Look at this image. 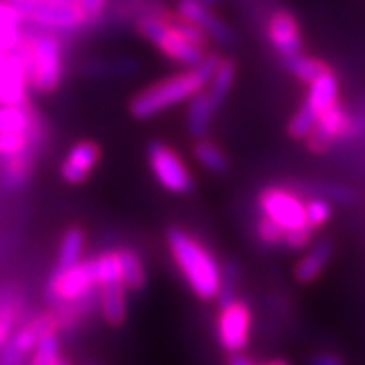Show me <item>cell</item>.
Returning <instances> with one entry per match:
<instances>
[{
  "mask_svg": "<svg viewBox=\"0 0 365 365\" xmlns=\"http://www.w3.org/2000/svg\"><path fill=\"white\" fill-rule=\"evenodd\" d=\"M222 61L220 53L207 51L195 67H187L185 71H177L173 76L157 79L155 83L136 91L128 102V112L134 120H150L167 112L175 106L189 102L197 91L205 90L213 71Z\"/></svg>",
  "mask_w": 365,
  "mask_h": 365,
  "instance_id": "cell-1",
  "label": "cell"
},
{
  "mask_svg": "<svg viewBox=\"0 0 365 365\" xmlns=\"http://www.w3.org/2000/svg\"><path fill=\"white\" fill-rule=\"evenodd\" d=\"M167 246L175 266L197 299L215 300L222 290L223 270L215 256L182 227H169Z\"/></svg>",
  "mask_w": 365,
  "mask_h": 365,
  "instance_id": "cell-2",
  "label": "cell"
},
{
  "mask_svg": "<svg viewBox=\"0 0 365 365\" xmlns=\"http://www.w3.org/2000/svg\"><path fill=\"white\" fill-rule=\"evenodd\" d=\"M16 53L25 61L31 90L43 96L59 90L66 71V55L55 31L39 29L35 33H23Z\"/></svg>",
  "mask_w": 365,
  "mask_h": 365,
  "instance_id": "cell-3",
  "label": "cell"
},
{
  "mask_svg": "<svg viewBox=\"0 0 365 365\" xmlns=\"http://www.w3.org/2000/svg\"><path fill=\"white\" fill-rule=\"evenodd\" d=\"M146 160L155 181L169 193L189 195L195 189L193 175L187 167L185 158L165 140L153 138L146 144Z\"/></svg>",
  "mask_w": 365,
  "mask_h": 365,
  "instance_id": "cell-4",
  "label": "cell"
},
{
  "mask_svg": "<svg viewBox=\"0 0 365 365\" xmlns=\"http://www.w3.org/2000/svg\"><path fill=\"white\" fill-rule=\"evenodd\" d=\"M98 294V278L93 268V258L79 260L69 266H57L49 276L47 297L55 304L79 302Z\"/></svg>",
  "mask_w": 365,
  "mask_h": 365,
  "instance_id": "cell-5",
  "label": "cell"
},
{
  "mask_svg": "<svg viewBox=\"0 0 365 365\" xmlns=\"http://www.w3.org/2000/svg\"><path fill=\"white\" fill-rule=\"evenodd\" d=\"M252 325H254V317L246 300L234 297L222 302L217 313V327H215L220 347L232 355L244 351L250 343Z\"/></svg>",
  "mask_w": 365,
  "mask_h": 365,
  "instance_id": "cell-6",
  "label": "cell"
},
{
  "mask_svg": "<svg viewBox=\"0 0 365 365\" xmlns=\"http://www.w3.org/2000/svg\"><path fill=\"white\" fill-rule=\"evenodd\" d=\"M19 13L25 23H33L37 29L47 31H78L86 26V16L78 4H55V2H16Z\"/></svg>",
  "mask_w": 365,
  "mask_h": 365,
  "instance_id": "cell-7",
  "label": "cell"
},
{
  "mask_svg": "<svg viewBox=\"0 0 365 365\" xmlns=\"http://www.w3.org/2000/svg\"><path fill=\"white\" fill-rule=\"evenodd\" d=\"M262 213L276 222L284 232L307 225V209L300 197L284 187H266L258 197Z\"/></svg>",
  "mask_w": 365,
  "mask_h": 365,
  "instance_id": "cell-8",
  "label": "cell"
},
{
  "mask_svg": "<svg viewBox=\"0 0 365 365\" xmlns=\"http://www.w3.org/2000/svg\"><path fill=\"white\" fill-rule=\"evenodd\" d=\"M53 331H57V333L61 331L53 311L33 317L26 325L13 333L9 343L0 349V365H21L25 361L26 355L33 353V349L37 347L41 337L47 333H53Z\"/></svg>",
  "mask_w": 365,
  "mask_h": 365,
  "instance_id": "cell-9",
  "label": "cell"
},
{
  "mask_svg": "<svg viewBox=\"0 0 365 365\" xmlns=\"http://www.w3.org/2000/svg\"><path fill=\"white\" fill-rule=\"evenodd\" d=\"M353 132H355V120L347 114V110L339 102H335L319 116L304 140H307V148L311 153L321 155V153L329 150L335 140L347 138Z\"/></svg>",
  "mask_w": 365,
  "mask_h": 365,
  "instance_id": "cell-10",
  "label": "cell"
},
{
  "mask_svg": "<svg viewBox=\"0 0 365 365\" xmlns=\"http://www.w3.org/2000/svg\"><path fill=\"white\" fill-rule=\"evenodd\" d=\"M102 160V146L83 138L71 144V148L66 153V157L59 165V175L67 185H81L90 179V175Z\"/></svg>",
  "mask_w": 365,
  "mask_h": 365,
  "instance_id": "cell-11",
  "label": "cell"
},
{
  "mask_svg": "<svg viewBox=\"0 0 365 365\" xmlns=\"http://www.w3.org/2000/svg\"><path fill=\"white\" fill-rule=\"evenodd\" d=\"M29 73L19 53H6L0 61V106L29 104Z\"/></svg>",
  "mask_w": 365,
  "mask_h": 365,
  "instance_id": "cell-12",
  "label": "cell"
},
{
  "mask_svg": "<svg viewBox=\"0 0 365 365\" xmlns=\"http://www.w3.org/2000/svg\"><path fill=\"white\" fill-rule=\"evenodd\" d=\"M268 41L282 59L299 55L304 49L302 35H300V25L297 16L290 11H276L268 21Z\"/></svg>",
  "mask_w": 365,
  "mask_h": 365,
  "instance_id": "cell-13",
  "label": "cell"
},
{
  "mask_svg": "<svg viewBox=\"0 0 365 365\" xmlns=\"http://www.w3.org/2000/svg\"><path fill=\"white\" fill-rule=\"evenodd\" d=\"M175 11H177V14H181L182 19H187V21L195 23L199 29H203L211 41L220 43L223 47H230L235 43L232 29L211 11V6H205L197 0H177Z\"/></svg>",
  "mask_w": 365,
  "mask_h": 365,
  "instance_id": "cell-14",
  "label": "cell"
},
{
  "mask_svg": "<svg viewBox=\"0 0 365 365\" xmlns=\"http://www.w3.org/2000/svg\"><path fill=\"white\" fill-rule=\"evenodd\" d=\"M173 21V19H170ZM158 51L163 53L169 61H175V63H181L185 67H195L197 63H201V59L207 55L205 49L193 45L191 41H187L182 37L181 33L173 26V23L169 25V29L165 31V35L155 43Z\"/></svg>",
  "mask_w": 365,
  "mask_h": 365,
  "instance_id": "cell-15",
  "label": "cell"
},
{
  "mask_svg": "<svg viewBox=\"0 0 365 365\" xmlns=\"http://www.w3.org/2000/svg\"><path fill=\"white\" fill-rule=\"evenodd\" d=\"M98 304L106 323L120 327L126 321L128 314V300H126V287L124 282H108L98 287Z\"/></svg>",
  "mask_w": 365,
  "mask_h": 365,
  "instance_id": "cell-16",
  "label": "cell"
},
{
  "mask_svg": "<svg viewBox=\"0 0 365 365\" xmlns=\"http://www.w3.org/2000/svg\"><path fill=\"white\" fill-rule=\"evenodd\" d=\"M337 93H339L337 76H335L331 69H327L321 78H317L313 83L309 86V93H307L302 106L319 120V116H321L325 110H329L335 102H339V100H337Z\"/></svg>",
  "mask_w": 365,
  "mask_h": 365,
  "instance_id": "cell-17",
  "label": "cell"
},
{
  "mask_svg": "<svg viewBox=\"0 0 365 365\" xmlns=\"http://www.w3.org/2000/svg\"><path fill=\"white\" fill-rule=\"evenodd\" d=\"M45 138L43 124H37L29 130H2L0 132V158H13L26 153H35Z\"/></svg>",
  "mask_w": 365,
  "mask_h": 365,
  "instance_id": "cell-18",
  "label": "cell"
},
{
  "mask_svg": "<svg viewBox=\"0 0 365 365\" xmlns=\"http://www.w3.org/2000/svg\"><path fill=\"white\" fill-rule=\"evenodd\" d=\"M333 256V242L331 240H319L313 244V248L309 250L294 266V278L300 284H311L314 282L321 272L325 270V266Z\"/></svg>",
  "mask_w": 365,
  "mask_h": 365,
  "instance_id": "cell-19",
  "label": "cell"
},
{
  "mask_svg": "<svg viewBox=\"0 0 365 365\" xmlns=\"http://www.w3.org/2000/svg\"><path fill=\"white\" fill-rule=\"evenodd\" d=\"M217 108L213 106L207 90L197 91L195 96L187 102V130L193 138H205L209 134V124L213 112Z\"/></svg>",
  "mask_w": 365,
  "mask_h": 365,
  "instance_id": "cell-20",
  "label": "cell"
},
{
  "mask_svg": "<svg viewBox=\"0 0 365 365\" xmlns=\"http://www.w3.org/2000/svg\"><path fill=\"white\" fill-rule=\"evenodd\" d=\"M23 14L9 0H0V53H14L23 39Z\"/></svg>",
  "mask_w": 365,
  "mask_h": 365,
  "instance_id": "cell-21",
  "label": "cell"
},
{
  "mask_svg": "<svg viewBox=\"0 0 365 365\" xmlns=\"http://www.w3.org/2000/svg\"><path fill=\"white\" fill-rule=\"evenodd\" d=\"M33 163H35V153H26L13 158L2 160V182L6 189L19 191L26 182L31 181L33 175Z\"/></svg>",
  "mask_w": 365,
  "mask_h": 365,
  "instance_id": "cell-22",
  "label": "cell"
},
{
  "mask_svg": "<svg viewBox=\"0 0 365 365\" xmlns=\"http://www.w3.org/2000/svg\"><path fill=\"white\" fill-rule=\"evenodd\" d=\"M235 71H237L235 61H232V59H223L222 57L220 66H217V69L213 71V76L209 79L205 90H207L209 98H211V102H213V106H215L217 110L222 108L223 102L227 100L232 88H234Z\"/></svg>",
  "mask_w": 365,
  "mask_h": 365,
  "instance_id": "cell-23",
  "label": "cell"
},
{
  "mask_svg": "<svg viewBox=\"0 0 365 365\" xmlns=\"http://www.w3.org/2000/svg\"><path fill=\"white\" fill-rule=\"evenodd\" d=\"M120 256V266H122V282L126 290H143L146 287V268H144L143 258L138 252L132 248H118Z\"/></svg>",
  "mask_w": 365,
  "mask_h": 365,
  "instance_id": "cell-24",
  "label": "cell"
},
{
  "mask_svg": "<svg viewBox=\"0 0 365 365\" xmlns=\"http://www.w3.org/2000/svg\"><path fill=\"white\" fill-rule=\"evenodd\" d=\"M37 124H41V120L31 102L23 106H0V132L29 130Z\"/></svg>",
  "mask_w": 365,
  "mask_h": 365,
  "instance_id": "cell-25",
  "label": "cell"
},
{
  "mask_svg": "<svg viewBox=\"0 0 365 365\" xmlns=\"http://www.w3.org/2000/svg\"><path fill=\"white\" fill-rule=\"evenodd\" d=\"M193 157L195 160L209 173L213 175H223L227 170V157L220 148V144L205 138H197L193 143Z\"/></svg>",
  "mask_w": 365,
  "mask_h": 365,
  "instance_id": "cell-26",
  "label": "cell"
},
{
  "mask_svg": "<svg viewBox=\"0 0 365 365\" xmlns=\"http://www.w3.org/2000/svg\"><path fill=\"white\" fill-rule=\"evenodd\" d=\"M282 61H284V67H287L288 71L299 79V81L307 83V86H311L314 79L321 78V76L325 73L327 69H331L323 59L309 57V55H304V53L287 57V59H282Z\"/></svg>",
  "mask_w": 365,
  "mask_h": 365,
  "instance_id": "cell-27",
  "label": "cell"
},
{
  "mask_svg": "<svg viewBox=\"0 0 365 365\" xmlns=\"http://www.w3.org/2000/svg\"><path fill=\"white\" fill-rule=\"evenodd\" d=\"M83 250H86V232L79 225L67 227L57 252V266H69L76 262L83 260Z\"/></svg>",
  "mask_w": 365,
  "mask_h": 365,
  "instance_id": "cell-28",
  "label": "cell"
},
{
  "mask_svg": "<svg viewBox=\"0 0 365 365\" xmlns=\"http://www.w3.org/2000/svg\"><path fill=\"white\" fill-rule=\"evenodd\" d=\"M307 191L314 197H323L327 201H337L343 205H351L357 199V193L347 185H337V182H319V185H307Z\"/></svg>",
  "mask_w": 365,
  "mask_h": 365,
  "instance_id": "cell-29",
  "label": "cell"
},
{
  "mask_svg": "<svg viewBox=\"0 0 365 365\" xmlns=\"http://www.w3.org/2000/svg\"><path fill=\"white\" fill-rule=\"evenodd\" d=\"M59 355H61L59 353V333L53 331L39 339L37 347L33 349L31 365H53Z\"/></svg>",
  "mask_w": 365,
  "mask_h": 365,
  "instance_id": "cell-30",
  "label": "cell"
},
{
  "mask_svg": "<svg viewBox=\"0 0 365 365\" xmlns=\"http://www.w3.org/2000/svg\"><path fill=\"white\" fill-rule=\"evenodd\" d=\"M170 23H173V26L181 33L185 39L191 41L193 45H197V47H201V49L209 51L211 39H209V35L203 31V29H199L195 23H191V21L182 19L181 14H177V11H175V16H173V21H170Z\"/></svg>",
  "mask_w": 365,
  "mask_h": 365,
  "instance_id": "cell-31",
  "label": "cell"
},
{
  "mask_svg": "<svg viewBox=\"0 0 365 365\" xmlns=\"http://www.w3.org/2000/svg\"><path fill=\"white\" fill-rule=\"evenodd\" d=\"M19 313H21V309H19L16 300L0 302V349L13 337L14 323L19 319Z\"/></svg>",
  "mask_w": 365,
  "mask_h": 365,
  "instance_id": "cell-32",
  "label": "cell"
},
{
  "mask_svg": "<svg viewBox=\"0 0 365 365\" xmlns=\"http://www.w3.org/2000/svg\"><path fill=\"white\" fill-rule=\"evenodd\" d=\"M304 209H307V225L311 230H319L321 225H325L329 220H331V203L323 199V197H313L309 203H304Z\"/></svg>",
  "mask_w": 365,
  "mask_h": 365,
  "instance_id": "cell-33",
  "label": "cell"
},
{
  "mask_svg": "<svg viewBox=\"0 0 365 365\" xmlns=\"http://www.w3.org/2000/svg\"><path fill=\"white\" fill-rule=\"evenodd\" d=\"M256 232H258V237H260L262 242L268 244V246L282 244V237H284V230L276 222H272L270 217H266V215L260 217V222L256 225Z\"/></svg>",
  "mask_w": 365,
  "mask_h": 365,
  "instance_id": "cell-34",
  "label": "cell"
},
{
  "mask_svg": "<svg viewBox=\"0 0 365 365\" xmlns=\"http://www.w3.org/2000/svg\"><path fill=\"white\" fill-rule=\"evenodd\" d=\"M311 240H313V230L309 225H302V227L287 230L284 237H282V244L288 250H302L311 244Z\"/></svg>",
  "mask_w": 365,
  "mask_h": 365,
  "instance_id": "cell-35",
  "label": "cell"
},
{
  "mask_svg": "<svg viewBox=\"0 0 365 365\" xmlns=\"http://www.w3.org/2000/svg\"><path fill=\"white\" fill-rule=\"evenodd\" d=\"M110 0H78L79 11L86 16V23H98L104 16L106 9H108Z\"/></svg>",
  "mask_w": 365,
  "mask_h": 365,
  "instance_id": "cell-36",
  "label": "cell"
},
{
  "mask_svg": "<svg viewBox=\"0 0 365 365\" xmlns=\"http://www.w3.org/2000/svg\"><path fill=\"white\" fill-rule=\"evenodd\" d=\"M237 264L235 262H230L225 268H223V278H222V290H220V302H225V300L234 299V290L235 282H237Z\"/></svg>",
  "mask_w": 365,
  "mask_h": 365,
  "instance_id": "cell-37",
  "label": "cell"
},
{
  "mask_svg": "<svg viewBox=\"0 0 365 365\" xmlns=\"http://www.w3.org/2000/svg\"><path fill=\"white\" fill-rule=\"evenodd\" d=\"M311 365H345L343 357L333 351H321L313 357Z\"/></svg>",
  "mask_w": 365,
  "mask_h": 365,
  "instance_id": "cell-38",
  "label": "cell"
},
{
  "mask_svg": "<svg viewBox=\"0 0 365 365\" xmlns=\"http://www.w3.org/2000/svg\"><path fill=\"white\" fill-rule=\"evenodd\" d=\"M227 365H256V364L252 361V357H248V355H244V353H235V355L230 357V364Z\"/></svg>",
  "mask_w": 365,
  "mask_h": 365,
  "instance_id": "cell-39",
  "label": "cell"
},
{
  "mask_svg": "<svg viewBox=\"0 0 365 365\" xmlns=\"http://www.w3.org/2000/svg\"><path fill=\"white\" fill-rule=\"evenodd\" d=\"M9 2H55V4H78V0H9Z\"/></svg>",
  "mask_w": 365,
  "mask_h": 365,
  "instance_id": "cell-40",
  "label": "cell"
},
{
  "mask_svg": "<svg viewBox=\"0 0 365 365\" xmlns=\"http://www.w3.org/2000/svg\"><path fill=\"white\" fill-rule=\"evenodd\" d=\"M256 365H290L287 359H282V357H274V359H268V361H262V364Z\"/></svg>",
  "mask_w": 365,
  "mask_h": 365,
  "instance_id": "cell-41",
  "label": "cell"
},
{
  "mask_svg": "<svg viewBox=\"0 0 365 365\" xmlns=\"http://www.w3.org/2000/svg\"><path fill=\"white\" fill-rule=\"evenodd\" d=\"M197 2H201V4H205V6H215V4H220V0H197Z\"/></svg>",
  "mask_w": 365,
  "mask_h": 365,
  "instance_id": "cell-42",
  "label": "cell"
},
{
  "mask_svg": "<svg viewBox=\"0 0 365 365\" xmlns=\"http://www.w3.org/2000/svg\"><path fill=\"white\" fill-rule=\"evenodd\" d=\"M53 365H69V361H67L66 357H61V355H59V357H57V361H55Z\"/></svg>",
  "mask_w": 365,
  "mask_h": 365,
  "instance_id": "cell-43",
  "label": "cell"
},
{
  "mask_svg": "<svg viewBox=\"0 0 365 365\" xmlns=\"http://www.w3.org/2000/svg\"><path fill=\"white\" fill-rule=\"evenodd\" d=\"M83 365H98V364H93V361H86V364Z\"/></svg>",
  "mask_w": 365,
  "mask_h": 365,
  "instance_id": "cell-44",
  "label": "cell"
}]
</instances>
